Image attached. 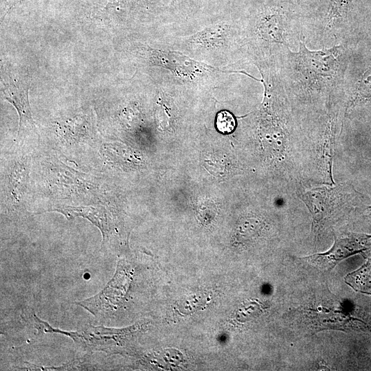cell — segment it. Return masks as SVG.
Here are the masks:
<instances>
[{
  "instance_id": "cell-1",
  "label": "cell",
  "mask_w": 371,
  "mask_h": 371,
  "mask_svg": "<svg viewBox=\"0 0 371 371\" xmlns=\"http://www.w3.org/2000/svg\"><path fill=\"white\" fill-rule=\"evenodd\" d=\"M348 43L313 49L303 38L297 50H285L276 67L292 109L301 118L327 113L344 102Z\"/></svg>"
},
{
  "instance_id": "cell-2",
  "label": "cell",
  "mask_w": 371,
  "mask_h": 371,
  "mask_svg": "<svg viewBox=\"0 0 371 371\" xmlns=\"http://www.w3.org/2000/svg\"><path fill=\"white\" fill-rule=\"evenodd\" d=\"M248 63H276L286 49L295 51L304 38L303 19L293 0H272L240 21Z\"/></svg>"
},
{
  "instance_id": "cell-3",
  "label": "cell",
  "mask_w": 371,
  "mask_h": 371,
  "mask_svg": "<svg viewBox=\"0 0 371 371\" xmlns=\"http://www.w3.org/2000/svg\"><path fill=\"white\" fill-rule=\"evenodd\" d=\"M164 47L216 67L243 70L249 63L240 22L216 21L189 34L168 38Z\"/></svg>"
},
{
  "instance_id": "cell-4",
  "label": "cell",
  "mask_w": 371,
  "mask_h": 371,
  "mask_svg": "<svg viewBox=\"0 0 371 371\" xmlns=\"http://www.w3.org/2000/svg\"><path fill=\"white\" fill-rule=\"evenodd\" d=\"M131 52L146 66L158 69L181 82L207 90L218 87L229 75L248 74L244 70L216 67L183 52L165 47H153L146 43L133 44Z\"/></svg>"
},
{
  "instance_id": "cell-5",
  "label": "cell",
  "mask_w": 371,
  "mask_h": 371,
  "mask_svg": "<svg viewBox=\"0 0 371 371\" xmlns=\"http://www.w3.org/2000/svg\"><path fill=\"white\" fill-rule=\"evenodd\" d=\"M313 218L312 231L315 238L331 223L352 209L359 197L353 188L346 183L300 186L295 191Z\"/></svg>"
},
{
  "instance_id": "cell-6",
  "label": "cell",
  "mask_w": 371,
  "mask_h": 371,
  "mask_svg": "<svg viewBox=\"0 0 371 371\" xmlns=\"http://www.w3.org/2000/svg\"><path fill=\"white\" fill-rule=\"evenodd\" d=\"M353 0H327L320 15L304 28L308 47L319 49L349 43L352 35L350 11Z\"/></svg>"
},
{
  "instance_id": "cell-7",
  "label": "cell",
  "mask_w": 371,
  "mask_h": 371,
  "mask_svg": "<svg viewBox=\"0 0 371 371\" xmlns=\"http://www.w3.org/2000/svg\"><path fill=\"white\" fill-rule=\"evenodd\" d=\"M32 326L38 333H59L69 337L78 346L87 352L101 351L113 354L136 334L140 333L144 324L137 323L124 328L89 325L77 331L68 332L52 327L47 322L36 316L33 319Z\"/></svg>"
},
{
  "instance_id": "cell-8",
  "label": "cell",
  "mask_w": 371,
  "mask_h": 371,
  "mask_svg": "<svg viewBox=\"0 0 371 371\" xmlns=\"http://www.w3.org/2000/svg\"><path fill=\"white\" fill-rule=\"evenodd\" d=\"M334 244L328 251L304 258L320 270L330 271L343 259L371 248V235L369 234H334Z\"/></svg>"
},
{
  "instance_id": "cell-9",
  "label": "cell",
  "mask_w": 371,
  "mask_h": 371,
  "mask_svg": "<svg viewBox=\"0 0 371 371\" xmlns=\"http://www.w3.org/2000/svg\"><path fill=\"white\" fill-rule=\"evenodd\" d=\"M58 212L68 220L76 217H82L96 226L102 233V243L101 249L104 251L112 249L117 234V223L111 212L103 206L84 207L70 205H55L45 212Z\"/></svg>"
},
{
  "instance_id": "cell-10",
  "label": "cell",
  "mask_w": 371,
  "mask_h": 371,
  "mask_svg": "<svg viewBox=\"0 0 371 371\" xmlns=\"http://www.w3.org/2000/svg\"><path fill=\"white\" fill-rule=\"evenodd\" d=\"M3 84V97L14 106L19 116V133L25 126L35 130L28 100L29 87L15 83L9 76Z\"/></svg>"
},
{
  "instance_id": "cell-11",
  "label": "cell",
  "mask_w": 371,
  "mask_h": 371,
  "mask_svg": "<svg viewBox=\"0 0 371 371\" xmlns=\"http://www.w3.org/2000/svg\"><path fill=\"white\" fill-rule=\"evenodd\" d=\"M345 282L356 291L371 295V262L348 274Z\"/></svg>"
},
{
  "instance_id": "cell-12",
  "label": "cell",
  "mask_w": 371,
  "mask_h": 371,
  "mask_svg": "<svg viewBox=\"0 0 371 371\" xmlns=\"http://www.w3.org/2000/svg\"><path fill=\"white\" fill-rule=\"evenodd\" d=\"M215 124L217 130L223 134L232 133L236 126V120L230 112L223 110L216 116Z\"/></svg>"
},
{
  "instance_id": "cell-13",
  "label": "cell",
  "mask_w": 371,
  "mask_h": 371,
  "mask_svg": "<svg viewBox=\"0 0 371 371\" xmlns=\"http://www.w3.org/2000/svg\"><path fill=\"white\" fill-rule=\"evenodd\" d=\"M26 366L20 367L19 370H80V365L82 362L80 360H75L71 362L65 363L60 366H41L32 364L31 363L25 362Z\"/></svg>"
},
{
  "instance_id": "cell-14",
  "label": "cell",
  "mask_w": 371,
  "mask_h": 371,
  "mask_svg": "<svg viewBox=\"0 0 371 371\" xmlns=\"http://www.w3.org/2000/svg\"><path fill=\"white\" fill-rule=\"evenodd\" d=\"M369 208L371 210V205L369 207Z\"/></svg>"
}]
</instances>
